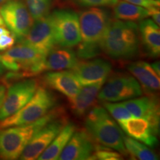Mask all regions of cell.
<instances>
[{
  "mask_svg": "<svg viewBox=\"0 0 160 160\" xmlns=\"http://www.w3.org/2000/svg\"><path fill=\"white\" fill-rule=\"evenodd\" d=\"M120 128L129 136L137 141L141 142L148 147L153 148L157 144V133L152 129L146 119L139 117H131L118 122Z\"/></svg>",
  "mask_w": 160,
  "mask_h": 160,
  "instance_id": "17",
  "label": "cell"
},
{
  "mask_svg": "<svg viewBox=\"0 0 160 160\" xmlns=\"http://www.w3.org/2000/svg\"><path fill=\"white\" fill-rule=\"evenodd\" d=\"M38 88L37 80L27 79L11 84L0 106V121L21 109L35 93Z\"/></svg>",
  "mask_w": 160,
  "mask_h": 160,
  "instance_id": "11",
  "label": "cell"
},
{
  "mask_svg": "<svg viewBox=\"0 0 160 160\" xmlns=\"http://www.w3.org/2000/svg\"><path fill=\"white\" fill-rule=\"evenodd\" d=\"M124 1L141 6L147 9L153 7H159L160 5L159 0H124Z\"/></svg>",
  "mask_w": 160,
  "mask_h": 160,
  "instance_id": "31",
  "label": "cell"
},
{
  "mask_svg": "<svg viewBox=\"0 0 160 160\" xmlns=\"http://www.w3.org/2000/svg\"><path fill=\"white\" fill-rule=\"evenodd\" d=\"M71 2L79 7L92 8L113 6L118 0H71Z\"/></svg>",
  "mask_w": 160,
  "mask_h": 160,
  "instance_id": "30",
  "label": "cell"
},
{
  "mask_svg": "<svg viewBox=\"0 0 160 160\" xmlns=\"http://www.w3.org/2000/svg\"><path fill=\"white\" fill-rule=\"evenodd\" d=\"M67 123L68 120L62 115V113L50 120L33 135L24 148L19 159L22 160L38 159Z\"/></svg>",
  "mask_w": 160,
  "mask_h": 160,
  "instance_id": "10",
  "label": "cell"
},
{
  "mask_svg": "<svg viewBox=\"0 0 160 160\" xmlns=\"http://www.w3.org/2000/svg\"><path fill=\"white\" fill-rule=\"evenodd\" d=\"M104 106L107 111L111 113L113 119L117 120L118 122L133 117L122 102L112 103L111 102H105Z\"/></svg>",
  "mask_w": 160,
  "mask_h": 160,
  "instance_id": "26",
  "label": "cell"
},
{
  "mask_svg": "<svg viewBox=\"0 0 160 160\" xmlns=\"http://www.w3.org/2000/svg\"><path fill=\"white\" fill-rule=\"evenodd\" d=\"M46 56L31 46L20 43L7 50L1 55V58L5 69L22 71L26 78H28L45 71Z\"/></svg>",
  "mask_w": 160,
  "mask_h": 160,
  "instance_id": "5",
  "label": "cell"
},
{
  "mask_svg": "<svg viewBox=\"0 0 160 160\" xmlns=\"http://www.w3.org/2000/svg\"><path fill=\"white\" fill-rule=\"evenodd\" d=\"M15 36L5 26H0V51H7L14 45Z\"/></svg>",
  "mask_w": 160,
  "mask_h": 160,
  "instance_id": "29",
  "label": "cell"
},
{
  "mask_svg": "<svg viewBox=\"0 0 160 160\" xmlns=\"http://www.w3.org/2000/svg\"><path fill=\"white\" fill-rule=\"evenodd\" d=\"M81 42L84 44L101 45L112 19L108 10L99 7L88 8L79 16Z\"/></svg>",
  "mask_w": 160,
  "mask_h": 160,
  "instance_id": "6",
  "label": "cell"
},
{
  "mask_svg": "<svg viewBox=\"0 0 160 160\" xmlns=\"http://www.w3.org/2000/svg\"><path fill=\"white\" fill-rule=\"evenodd\" d=\"M46 85L62 93L68 99H73L79 92L81 84L71 71H54L44 76Z\"/></svg>",
  "mask_w": 160,
  "mask_h": 160,
  "instance_id": "16",
  "label": "cell"
},
{
  "mask_svg": "<svg viewBox=\"0 0 160 160\" xmlns=\"http://www.w3.org/2000/svg\"><path fill=\"white\" fill-rule=\"evenodd\" d=\"M104 82L81 86L79 92L73 99L70 100L72 112L77 117L84 116L95 105L100 89Z\"/></svg>",
  "mask_w": 160,
  "mask_h": 160,
  "instance_id": "19",
  "label": "cell"
},
{
  "mask_svg": "<svg viewBox=\"0 0 160 160\" xmlns=\"http://www.w3.org/2000/svg\"><path fill=\"white\" fill-rule=\"evenodd\" d=\"M81 85H89L106 81L112 70L111 64L103 59L78 62L71 69Z\"/></svg>",
  "mask_w": 160,
  "mask_h": 160,
  "instance_id": "13",
  "label": "cell"
},
{
  "mask_svg": "<svg viewBox=\"0 0 160 160\" xmlns=\"http://www.w3.org/2000/svg\"><path fill=\"white\" fill-rule=\"evenodd\" d=\"M79 62L77 54L71 48H53L45 59V71H62L73 69Z\"/></svg>",
  "mask_w": 160,
  "mask_h": 160,
  "instance_id": "20",
  "label": "cell"
},
{
  "mask_svg": "<svg viewBox=\"0 0 160 160\" xmlns=\"http://www.w3.org/2000/svg\"><path fill=\"white\" fill-rule=\"evenodd\" d=\"M148 16L152 17V20L159 26L160 25V12L159 7H153L148 9Z\"/></svg>",
  "mask_w": 160,
  "mask_h": 160,
  "instance_id": "32",
  "label": "cell"
},
{
  "mask_svg": "<svg viewBox=\"0 0 160 160\" xmlns=\"http://www.w3.org/2000/svg\"><path fill=\"white\" fill-rule=\"evenodd\" d=\"M77 50V57L81 59H90L100 55L102 52L101 45L93 44H78Z\"/></svg>",
  "mask_w": 160,
  "mask_h": 160,
  "instance_id": "27",
  "label": "cell"
},
{
  "mask_svg": "<svg viewBox=\"0 0 160 160\" xmlns=\"http://www.w3.org/2000/svg\"><path fill=\"white\" fill-rule=\"evenodd\" d=\"M152 68L154 70V71L157 73L158 75H160V65H159V62H153L151 64Z\"/></svg>",
  "mask_w": 160,
  "mask_h": 160,
  "instance_id": "34",
  "label": "cell"
},
{
  "mask_svg": "<svg viewBox=\"0 0 160 160\" xmlns=\"http://www.w3.org/2000/svg\"><path fill=\"white\" fill-rule=\"evenodd\" d=\"M139 27V38L144 49L150 57H158L160 53L159 26L152 19L142 20Z\"/></svg>",
  "mask_w": 160,
  "mask_h": 160,
  "instance_id": "21",
  "label": "cell"
},
{
  "mask_svg": "<svg viewBox=\"0 0 160 160\" xmlns=\"http://www.w3.org/2000/svg\"><path fill=\"white\" fill-rule=\"evenodd\" d=\"M61 113L62 112L60 110L53 108L34 122L0 130V159H19L25 146L37 131Z\"/></svg>",
  "mask_w": 160,
  "mask_h": 160,
  "instance_id": "2",
  "label": "cell"
},
{
  "mask_svg": "<svg viewBox=\"0 0 160 160\" xmlns=\"http://www.w3.org/2000/svg\"><path fill=\"white\" fill-rule=\"evenodd\" d=\"M6 89L5 85H1L0 84V106H1L4 97H5V93H6Z\"/></svg>",
  "mask_w": 160,
  "mask_h": 160,
  "instance_id": "33",
  "label": "cell"
},
{
  "mask_svg": "<svg viewBox=\"0 0 160 160\" xmlns=\"http://www.w3.org/2000/svg\"><path fill=\"white\" fill-rule=\"evenodd\" d=\"M123 141L127 153L132 159L139 160H157L159 159L153 151L145 146V144L139 142L130 137L123 135Z\"/></svg>",
  "mask_w": 160,
  "mask_h": 160,
  "instance_id": "24",
  "label": "cell"
},
{
  "mask_svg": "<svg viewBox=\"0 0 160 160\" xmlns=\"http://www.w3.org/2000/svg\"><path fill=\"white\" fill-rule=\"evenodd\" d=\"M57 45L73 48L81 42L79 16L70 10H57L49 14Z\"/></svg>",
  "mask_w": 160,
  "mask_h": 160,
  "instance_id": "7",
  "label": "cell"
},
{
  "mask_svg": "<svg viewBox=\"0 0 160 160\" xmlns=\"http://www.w3.org/2000/svg\"><path fill=\"white\" fill-rule=\"evenodd\" d=\"M0 26H5V22H4L3 18H2V17L1 13H0Z\"/></svg>",
  "mask_w": 160,
  "mask_h": 160,
  "instance_id": "36",
  "label": "cell"
},
{
  "mask_svg": "<svg viewBox=\"0 0 160 160\" xmlns=\"http://www.w3.org/2000/svg\"><path fill=\"white\" fill-rule=\"evenodd\" d=\"M11 1V0H0V6L4 5V4H5L6 2H8Z\"/></svg>",
  "mask_w": 160,
  "mask_h": 160,
  "instance_id": "37",
  "label": "cell"
},
{
  "mask_svg": "<svg viewBox=\"0 0 160 160\" xmlns=\"http://www.w3.org/2000/svg\"><path fill=\"white\" fill-rule=\"evenodd\" d=\"M26 6L33 20L49 15L51 0H25Z\"/></svg>",
  "mask_w": 160,
  "mask_h": 160,
  "instance_id": "25",
  "label": "cell"
},
{
  "mask_svg": "<svg viewBox=\"0 0 160 160\" xmlns=\"http://www.w3.org/2000/svg\"><path fill=\"white\" fill-rule=\"evenodd\" d=\"M98 94L102 102H117L139 97L142 94V88L133 76L116 74L105 82Z\"/></svg>",
  "mask_w": 160,
  "mask_h": 160,
  "instance_id": "8",
  "label": "cell"
},
{
  "mask_svg": "<svg viewBox=\"0 0 160 160\" xmlns=\"http://www.w3.org/2000/svg\"><path fill=\"white\" fill-rule=\"evenodd\" d=\"M85 125V130L92 139L100 145L128 154L122 131L105 108L96 106L91 109L86 117Z\"/></svg>",
  "mask_w": 160,
  "mask_h": 160,
  "instance_id": "3",
  "label": "cell"
},
{
  "mask_svg": "<svg viewBox=\"0 0 160 160\" xmlns=\"http://www.w3.org/2000/svg\"><path fill=\"white\" fill-rule=\"evenodd\" d=\"M132 117L144 118L148 121L157 134L159 130V108L154 95L126 100L122 102Z\"/></svg>",
  "mask_w": 160,
  "mask_h": 160,
  "instance_id": "14",
  "label": "cell"
},
{
  "mask_svg": "<svg viewBox=\"0 0 160 160\" xmlns=\"http://www.w3.org/2000/svg\"><path fill=\"white\" fill-rule=\"evenodd\" d=\"M56 101L49 90L38 87L31 99L21 109L0 121V130L34 122L54 108Z\"/></svg>",
  "mask_w": 160,
  "mask_h": 160,
  "instance_id": "4",
  "label": "cell"
},
{
  "mask_svg": "<svg viewBox=\"0 0 160 160\" xmlns=\"http://www.w3.org/2000/svg\"><path fill=\"white\" fill-rule=\"evenodd\" d=\"M113 7V15L117 19L122 21L138 22L148 17V11L147 8L136 5L126 1H120L115 4Z\"/></svg>",
  "mask_w": 160,
  "mask_h": 160,
  "instance_id": "23",
  "label": "cell"
},
{
  "mask_svg": "<svg viewBox=\"0 0 160 160\" xmlns=\"http://www.w3.org/2000/svg\"><path fill=\"white\" fill-rule=\"evenodd\" d=\"M5 71V67H4L3 64H2V58H1V55H0V77L3 74L4 72Z\"/></svg>",
  "mask_w": 160,
  "mask_h": 160,
  "instance_id": "35",
  "label": "cell"
},
{
  "mask_svg": "<svg viewBox=\"0 0 160 160\" xmlns=\"http://www.w3.org/2000/svg\"><path fill=\"white\" fill-rule=\"evenodd\" d=\"M139 27L134 22L112 21L101 42L102 52L114 59H130L139 53Z\"/></svg>",
  "mask_w": 160,
  "mask_h": 160,
  "instance_id": "1",
  "label": "cell"
},
{
  "mask_svg": "<svg viewBox=\"0 0 160 160\" xmlns=\"http://www.w3.org/2000/svg\"><path fill=\"white\" fill-rule=\"evenodd\" d=\"M76 131L75 125L73 123L68 122L57 135L48 147L38 158L39 160H56L59 159L64 148L68 142L71 136Z\"/></svg>",
  "mask_w": 160,
  "mask_h": 160,
  "instance_id": "22",
  "label": "cell"
},
{
  "mask_svg": "<svg viewBox=\"0 0 160 160\" xmlns=\"http://www.w3.org/2000/svg\"><path fill=\"white\" fill-rule=\"evenodd\" d=\"M115 150L105 147L102 145H96L94 151L90 159L99 160H120L122 159V156Z\"/></svg>",
  "mask_w": 160,
  "mask_h": 160,
  "instance_id": "28",
  "label": "cell"
},
{
  "mask_svg": "<svg viewBox=\"0 0 160 160\" xmlns=\"http://www.w3.org/2000/svg\"><path fill=\"white\" fill-rule=\"evenodd\" d=\"M0 13L8 29L18 41H22L33 24L27 6L21 0H11L0 6Z\"/></svg>",
  "mask_w": 160,
  "mask_h": 160,
  "instance_id": "9",
  "label": "cell"
},
{
  "mask_svg": "<svg viewBox=\"0 0 160 160\" xmlns=\"http://www.w3.org/2000/svg\"><path fill=\"white\" fill-rule=\"evenodd\" d=\"M93 139L86 130L74 132L64 148L59 159L85 160L90 159L95 148Z\"/></svg>",
  "mask_w": 160,
  "mask_h": 160,
  "instance_id": "15",
  "label": "cell"
},
{
  "mask_svg": "<svg viewBox=\"0 0 160 160\" xmlns=\"http://www.w3.org/2000/svg\"><path fill=\"white\" fill-rule=\"evenodd\" d=\"M128 68L148 94L151 96L159 91V76L152 68L150 64L146 62L138 61L131 64Z\"/></svg>",
  "mask_w": 160,
  "mask_h": 160,
  "instance_id": "18",
  "label": "cell"
},
{
  "mask_svg": "<svg viewBox=\"0 0 160 160\" xmlns=\"http://www.w3.org/2000/svg\"><path fill=\"white\" fill-rule=\"evenodd\" d=\"M21 43L25 44L47 55L57 45L49 15L35 20Z\"/></svg>",
  "mask_w": 160,
  "mask_h": 160,
  "instance_id": "12",
  "label": "cell"
}]
</instances>
